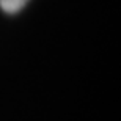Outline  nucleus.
I'll list each match as a JSON object with an SVG mask.
<instances>
[{"instance_id":"1","label":"nucleus","mask_w":121,"mask_h":121,"mask_svg":"<svg viewBox=\"0 0 121 121\" xmlns=\"http://www.w3.org/2000/svg\"><path fill=\"white\" fill-rule=\"evenodd\" d=\"M27 2L28 0H0V8L3 9L5 13H9V14L17 13Z\"/></svg>"}]
</instances>
